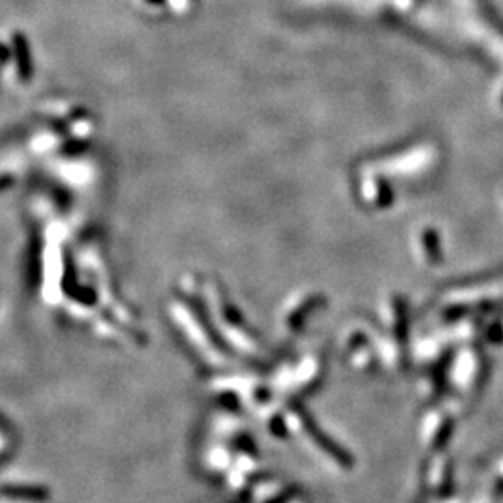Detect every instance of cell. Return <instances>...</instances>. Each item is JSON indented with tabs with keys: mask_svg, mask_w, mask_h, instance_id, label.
Listing matches in <instances>:
<instances>
[{
	"mask_svg": "<svg viewBox=\"0 0 503 503\" xmlns=\"http://www.w3.org/2000/svg\"><path fill=\"white\" fill-rule=\"evenodd\" d=\"M13 49H15L17 68H19L21 79L28 80L32 75V62H30V49H28L25 36H21V34L13 36Z\"/></svg>",
	"mask_w": 503,
	"mask_h": 503,
	"instance_id": "6da1fadb",
	"label": "cell"
}]
</instances>
